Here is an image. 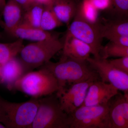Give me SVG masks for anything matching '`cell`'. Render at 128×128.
I'll list each match as a JSON object with an SVG mask.
<instances>
[{"instance_id": "6da1fadb", "label": "cell", "mask_w": 128, "mask_h": 128, "mask_svg": "<svg viewBox=\"0 0 128 128\" xmlns=\"http://www.w3.org/2000/svg\"><path fill=\"white\" fill-rule=\"evenodd\" d=\"M42 66L52 73L58 81L59 89L66 87L68 84L100 80L87 60H78L62 56L58 62L50 61Z\"/></svg>"}, {"instance_id": "7a4b0ae2", "label": "cell", "mask_w": 128, "mask_h": 128, "mask_svg": "<svg viewBox=\"0 0 128 128\" xmlns=\"http://www.w3.org/2000/svg\"><path fill=\"white\" fill-rule=\"evenodd\" d=\"M39 105V98L18 103L0 97V122L8 128H30Z\"/></svg>"}, {"instance_id": "3957f363", "label": "cell", "mask_w": 128, "mask_h": 128, "mask_svg": "<svg viewBox=\"0 0 128 128\" xmlns=\"http://www.w3.org/2000/svg\"><path fill=\"white\" fill-rule=\"evenodd\" d=\"M59 88L57 79L44 66L36 71L25 73L16 82L14 86V89L36 98L54 94Z\"/></svg>"}, {"instance_id": "277c9868", "label": "cell", "mask_w": 128, "mask_h": 128, "mask_svg": "<svg viewBox=\"0 0 128 128\" xmlns=\"http://www.w3.org/2000/svg\"><path fill=\"white\" fill-rule=\"evenodd\" d=\"M63 42L57 35L42 41L34 42L24 46L19 58L26 73L42 66L50 60L63 48Z\"/></svg>"}, {"instance_id": "5b68a950", "label": "cell", "mask_w": 128, "mask_h": 128, "mask_svg": "<svg viewBox=\"0 0 128 128\" xmlns=\"http://www.w3.org/2000/svg\"><path fill=\"white\" fill-rule=\"evenodd\" d=\"M39 105L30 128H69V116L56 94L39 98Z\"/></svg>"}, {"instance_id": "8992f818", "label": "cell", "mask_w": 128, "mask_h": 128, "mask_svg": "<svg viewBox=\"0 0 128 128\" xmlns=\"http://www.w3.org/2000/svg\"><path fill=\"white\" fill-rule=\"evenodd\" d=\"M68 26L67 32L90 47L93 57L97 58L101 57L100 54L104 38L102 22L87 20L77 12Z\"/></svg>"}, {"instance_id": "52a82bcc", "label": "cell", "mask_w": 128, "mask_h": 128, "mask_svg": "<svg viewBox=\"0 0 128 128\" xmlns=\"http://www.w3.org/2000/svg\"><path fill=\"white\" fill-rule=\"evenodd\" d=\"M68 116L69 128H110L108 103L82 105Z\"/></svg>"}, {"instance_id": "ba28073f", "label": "cell", "mask_w": 128, "mask_h": 128, "mask_svg": "<svg viewBox=\"0 0 128 128\" xmlns=\"http://www.w3.org/2000/svg\"><path fill=\"white\" fill-rule=\"evenodd\" d=\"M87 61L101 80L111 84L124 93H128V73L114 66L108 59L90 57Z\"/></svg>"}, {"instance_id": "9c48e42d", "label": "cell", "mask_w": 128, "mask_h": 128, "mask_svg": "<svg viewBox=\"0 0 128 128\" xmlns=\"http://www.w3.org/2000/svg\"><path fill=\"white\" fill-rule=\"evenodd\" d=\"M94 81L74 83L59 89L56 93L64 112L69 115L83 105L89 88Z\"/></svg>"}, {"instance_id": "30bf717a", "label": "cell", "mask_w": 128, "mask_h": 128, "mask_svg": "<svg viewBox=\"0 0 128 128\" xmlns=\"http://www.w3.org/2000/svg\"><path fill=\"white\" fill-rule=\"evenodd\" d=\"M119 91L113 86L100 80L92 82L89 88L83 105L94 106L108 104Z\"/></svg>"}, {"instance_id": "8fae6325", "label": "cell", "mask_w": 128, "mask_h": 128, "mask_svg": "<svg viewBox=\"0 0 128 128\" xmlns=\"http://www.w3.org/2000/svg\"><path fill=\"white\" fill-rule=\"evenodd\" d=\"M63 56L73 59L86 61L92 54L91 48L67 32L63 42Z\"/></svg>"}, {"instance_id": "7c38bea8", "label": "cell", "mask_w": 128, "mask_h": 128, "mask_svg": "<svg viewBox=\"0 0 128 128\" xmlns=\"http://www.w3.org/2000/svg\"><path fill=\"white\" fill-rule=\"evenodd\" d=\"M26 73L25 68L19 58L16 57L2 66L0 73V84L8 89H14L16 82Z\"/></svg>"}, {"instance_id": "4fadbf2b", "label": "cell", "mask_w": 128, "mask_h": 128, "mask_svg": "<svg viewBox=\"0 0 128 128\" xmlns=\"http://www.w3.org/2000/svg\"><path fill=\"white\" fill-rule=\"evenodd\" d=\"M24 10L20 5L14 0H8L3 8L2 13L6 31L11 34L21 24Z\"/></svg>"}, {"instance_id": "5bb4252c", "label": "cell", "mask_w": 128, "mask_h": 128, "mask_svg": "<svg viewBox=\"0 0 128 128\" xmlns=\"http://www.w3.org/2000/svg\"><path fill=\"white\" fill-rule=\"evenodd\" d=\"M79 4L75 0H53L51 6L59 20L69 26L76 14Z\"/></svg>"}, {"instance_id": "9a60e30c", "label": "cell", "mask_w": 128, "mask_h": 128, "mask_svg": "<svg viewBox=\"0 0 128 128\" xmlns=\"http://www.w3.org/2000/svg\"><path fill=\"white\" fill-rule=\"evenodd\" d=\"M121 96L118 92L108 102L110 128H128L121 103Z\"/></svg>"}, {"instance_id": "2e32d148", "label": "cell", "mask_w": 128, "mask_h": 128, "mask_svg": "<svg viewBox=\"0 0 128 128\" xmlns=\"http://www.w3.org/2000/svg\"><path fill=\"white\" fill-rule=\"evenodd\" d=\"M11 35L22 40L36 42L48 39L54 34L40 28L32 27L21 24L12 32Z\"/></svg>"}, {"instance_id": "e0dca14e", "label": "cell", "mask_w": 128, "mask_h": 128, "mask_svg": "<svg viewBox=\"0 0 128 128\" xmlns=\"http://www.w3.org/2000/svg\"><path fill=\"white\" fill-rule=\"evenodd\" d=\"M103 22H102L104 38L116 35L128 36V18L104 19Z\"/></svg>"}, {"instance_id": "ac0fdd59", "label": "cell", "mask_w": 128, "mask_h": 128, "mask_svg": "<svg viewBox=\"0 0 128 128\" xmlns=\"http://www.w3.org/2000/svg\"><path fill=\"white\" fill-rule=\"evenodd\" d=\"M44 6L34 2L24 11L21 24L29 26L40 28V21Z\"/></svg>"}, {"instance_id": "d6986e66", "label": "cell", "mask_w": 128, "mask_h": 128, "mask_svg": "<svg viewBox=\"0 0 128 128\" xmlns=\"http://www.w3.org/2000/svg\"><path fill=\"white\" fill-rule=\"evenodd\" d=\"M24 46L23 40L20 38L12 42L0 43V65L2 66L16 57Z\"/></svg>"}, {"instance_id": "ffe728a7", "label": "cell", "mask_w": 128, "mask_h": 128, "mask_svg": "<svg viewBox=\"0 0 128 128\" xmlns=\"http://www.w3.org/2000/svg\"><path fill=\"white\" fill-rule=\"evenodd\" d=\"M63 25L56 16L51 6H44L40 21V28L49 32Z\"/></svg>"}, {"instance_id": "44dd1931", "label": "cell", "mask_w": 128, "mask_h": 128, "mask_svg": "<svg viewBox=\"0 0 128 128\" xmlns=\"http://www.w3.org/2000/svg\"><path fill=\"white\" fill-rule=\"evenodd\" d=\"M109 11L110 18L123 19L128 18V0H111Z\"/></svg>"}, {"instance_id": "7402d4cb", "label": "cell", "mask_w": 128, "mask_h": 128, "mask_svg": "<svg viewBox=\"0 0 128 128\" xmlns=\"http://www.w3.org/2000/svg\"><path fill=\"white\" fill-rule=\"evenodd\" d=\"M98 11L90 0H82L79 3L77 12L87 20L96 22L98 21Z\"/></svg>"}, {"instance_id": "603a6c76", "label": "cell", "mask_w": 128, "mask_h": 128, "mask_svg": "<svg viewBox=\"0 0 128 128\" xmlns=\"http://www.w3.org/2000/svg\"><path fill=\"white\" fill-rule=\"evenodd\" d=\"M100 54L102 58L105 59L111 57H128V47H120L109 42L102 47Z\"/></svg>"}, {"instance_id": "cb8c5ba5", "label": "cell", "mask_w": 128, "mask_h": 128, "mask_svg": "<svg viewBox=\"0 0 128 128\" xmlns=\"http://www.w3.org/2000/svg\"><path fill=\"white\" fill-rule=\"evenodd\" d=\"M110 42L116 46L122 47H128V36H112L106 38Z\"/></svg>"}, {"instance_id": "d4e9b609", "label": "cell", "mask_w": 128, "mask_h": 128, "mask_svg": "<svg viewBox=\"0 0 128 128\" xmlns=\"http://www.w3.org/2000/svg\"><path fill=\"white\" fill-rule=\"evenodd\" d=\"M114 66L128 74V57H118V58L108 60Z\"/></svg>"}, {"instance_id": "484cf974", "label": "cell", "mask_w": 128, "mask_h": 128, "mask_svg": "<svg viewBox=\"0 0 128 128\" xmlns=\"http://www.w3.org/2000/svg\"><path fill=\"white\" fill-rule=\"evenodd\" d=\"M92 4L98 10H108L111 6V0H90Z\"/></svg>"}, {"instance_id": "4316f807", "label": "cell", "mask_w": 128, "mask_h": 128, "mask_svg": "<svg viewBox=\"0 0 128 128\" xmlns=\"http://www.w3.org/2000/svg\"><path fill=\"white\" fill-rule=\"evenodd\" d=\"M15 1L20 5L23 8L24 11L32 4V3L34 2L33 0H14Z\"/></svg>"}, {"instance_id": "83f0119b", "label": "cell", "mask_w": 128, "mask_h": 128, "mask_svg": "<svg viewBox=\"0 0 128 128\" xmlns=\"http://www.w3.org/2000/svg\"><path fill=\"white\" fill-rule=\"evenodd\" d=\"M34 2L42 4L44 6H51L53 0H33Z\"/></svg>"}, {"instance_id": "f1b7e54d", "label": "cell", "mask_w": 128, "mask_h": 128, "mask_svg": "<svg viewBox=\"0 0 128 128\" xmlns=\"http://www.w3.org/2000/svg\"><path fill=\"white\" fill-rule=\"evenodd\" d=\"M6 2V0H0V13H2V10Z\"/></svg>"}, {"instance_id": "f546056e", "label": "cell", "mask_w": 128, "mask_h": 128, "mask_svg": "<svg viewBox=\"0 0 128 128\" xmlns=\"http://www.w3.org/2000/svg\"><path fill=\"white\" fill-rule=\"evenodd\" d=\"M6 128V126L4 125V124H2V123L0 122V128Z\"/></svg>"}, {"instance_id": "4dcf8cb0", "label": "cell", "mask_w": 128, "mask_h": 128, "mask_svg": "<svg viewBox=\"0 0 128 128\" xmlns=\"http://www.w3.org/2000/svg\"><path fill=\"white\" fill-rule=\"evenodd\" d=\"M124 94H126V96H127V97H128V93H124Z\"/></svg>"}, {"instance_id": "1f68e13d", "label": "cell", "mask_w": 128, "mask_h": 128, "mask_svg": "<svg viewBox=\"0 0 128 128\" xmlns=\"http://www.w3.org/2000/svg\"><path fill=\"white\" fill-rule=\"evenodd\" d=\"M1 66H1L0 65V73L1 70Z\"/></svg>"}]
</instances>
